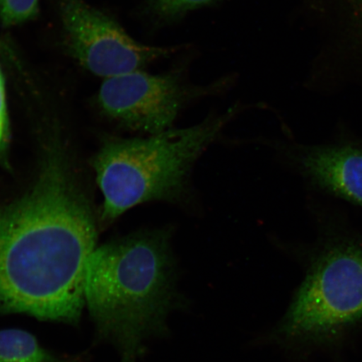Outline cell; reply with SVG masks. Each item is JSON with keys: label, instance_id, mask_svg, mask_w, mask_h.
<instances>
[{"label": "cell", "instance_id": "1", "mask_svg": "<svg viewBox=\"0 0 362 362\" xmlns=\"http://www.w3.org/2000/svg\"><path fill=\"white\" fill-rule=\"evenodd\" d=\"M97 238L88 202L54 153L34 187L0 208V315L78 324Z\"/></svg>", "mask_w": 362, "mask_h": 362}, {"label": "cell", "instance_id": "2", "mask_svg": "<svg viewBox=\"0 0 362 362\" xmlns=\"http://www.w3.org/2000/svg\"><path fill=\"white\" fill-rule=\"evenodd\" d=\"M170 239L167 230L142 232L97 246L88 257L85 305L119 362H137L144 342L167 336L168 316L187 304L176 286Z\"/></svg>", "mask_w": 362, "mask_h": 362}, {"label": "cell", "instance_id": "3", "mask_svg": "<svg viewBox=\"0 0 362 362\" xmlns=\"http://www.w3.org/2000/svg\"><path fill=\"white\" fill-rule=\"evenodd\" d=\"M315 241L300 252L305 276L274 333L298 356L334 355L362 329V230L332 202H316Z\"/></svg>", "mask_w": 362, "mask_h": 362}, {"label": "cell", "instance_id": "4", "mask_svg": "<svg viewBox=\"0 0 362 362\" xmlns=\"http://www.w3.org/2000/svg\"><path fill=\"white\" fill-rule=\"evenodd\" d=\"M233 115L228 112L191 128L170 129L147 138L104 144L93 160L103 197V223H111L139 204L180 200L194 161Z\"/></svg>", "mask_w": 362, "mask_h": 362}, {"label": "cell", "instance_id": "5", "mask_svg": "<svg viewBox=\"0 0 362 362\" xmlns=\"http://www.w3.org/2000/svg\"><path fill=\"white\" fill-rule=\"evenodd\" d=\"M57 11L66 55L103 80L143 70L176 51L138 42L110 13L86 0H57Z\"/></svg>", "mask_w": 362, "mask_h": 362}, {"label": "cell", "instance_id": "6", "mask_svg": "<svg viewBox=\"0 0 362 362\" xmlns=\"http://www.w3.org/2000/svg\"><path fill=\"white\" fill-rule=\"evenodd\" d=\"M228 79L196 87L185 79L183 68L153 75L143 70L103 80L97 93L99 110L124 128L151 135L170 129L185 104L226 87Z\"/></svg>", "mask_w": 362, "mask_h": 362}, {"label": "cell", "instance_id": "7", "mask_svg": "<svg viewBox=\"0 0 362 362\" xmlns=\"http://www.w3.org/2000/svg\"><path fill=\"white\" fill-rule=\"evenodd\" d=\"M291 160L313 191L362 209V137L346 125L328 142L293 146Z\"/></svg>", "mask_w": 362, "mask_h": 362}, {"label": "cell", "instance_id": "8", "mask_svg": "<svg viewBox=\"0 0 362 362\" xmlns=\"http://www.w3.org/2000/svg\"><path fill=\"white\" fill-rule=\"evenodd\" d=\"M0 362H75L42 345L33 334L21 329L0 330Z\"/></svg>", "mask_w": 362, "mask_h": 362}, {"label": "cell", "instance_id": "9", "mask_svg": "<svg viewBox=\"0 0 362 362\" xmlns=\"http://www.w3.org/2000/svg\"><path fill=\"white\" fill-rule=\"evenodd\" d=\"M217 0H144L143 11L151 21L169 24L185 13L214 3Z\"/></svg>", "mask_w": 362, "mask_h": 362}, {"label": "cell", "instance_id": "10", "mask_svg": "<svg viewBox=\"0 0 362 362\" xmlns=\"http://www.w3.org/2000/svg\"><path fill=\"white\" fill-rule=\"evenodd\" d=\"M40 0H0V25L15 28L33 21L40 15Z\"/></svg>", "mask_w": 362, "mask_h": 362}, {"label": "cell", "instance_id": "11", "mask_svg": "<svg viewBox=\"0 0 362 362\" xmlns=\"http://www.w3.org/2000/svg\"><path fill=\"white\" fill-rule=\"evenodd\" d=\"M10 139L11 126L8 112L6 83L0 57V161L6 160Z\"/></svg>", "mask_w": 362, "mask_h": 362}]
</instances>
